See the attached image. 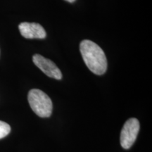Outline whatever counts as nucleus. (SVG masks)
Returning a JSON list of instances; mask_svg holds the SVG:
<instances>
[{"label": "nucleus", "instance_id": "obj_1", "mask_svg": "<svg viewBox=\"0 0 152 152\" xmlns=\"http://www.w3.org/2000/svg\"><path fill=\"white\" fill-rule=\"evenodd\" d=\"M80 50L87 68L96 75H103L107 69V59L102 49L94 42L85 39L80 45Z\"/></svg>", "mask_w": 152, "mask_h": 152}, {"label": "nucleus", "instance_id": "obj_2", "mask_svg": "<svg viewBox=\"0 0 152 152\" xmlns=\"http://www.w3.org/2000/svg\"><path fill=\"white\" fill-rule=\"evenodd\" d=\"M28 100L33 111L41 118H49L52 113V102L47 94L38 89H33L28 93Z\"/></svg>", "mask_w": 152, "mask_h": 152}, {"label": "nucleus", "instance_id": "obj_3", "mask_svg": "<svg viewBox=\"0 0 152 152\" xmlns=\"http://www.w3.org/2000/svg\"><path fill=\"white\" fill-rule=\"evenodd\" d=\"M140 131V122L137 118H130L123 125L121 132V144L125 149L132 147Z\"/></svg>", "mask_w": 152, "mask_h": 152}, {"label": "nucleus", "instance_id": "obj_4", "mask_svg": "<svg viewBox=\"0 0 152 152\" xmlns=\"http://www.w3.org/2000/svg\"><path fill=\"white\" fill-rule=\"evenodd\" d=\"M33 61L35 66L48 77L56 80H61L62 78L61 72L52 61L37 54L33 56Z\"/></svg>", "mask_w": 152, "mask_h": 152}, {"label": "nucleus", "instance_id": "obj_5", "mask_svg": "<svg viewBox=\"0 0 152 152\" xmlns=\"http://www.w3.org/2000/svg\"><path fill=\"white\" fill-rule=\"evenodd\" d=\"M18 28L23 37L27 39H44L46 37L45 30L37 23H21Z\"/></svg>", "mask_w": 152, "mask_h": 152}, {"label": "nucleus", "instance_id": "obj_6", "mask_svg": "<svg viewBox=\"0 0 152 152\" xmlns=\"http://www.w3.org/2000/svg\"><path fill=\"white\" fill-rule=\"evenodd\" d=\"M11 132V127L8 123L0 121V139L7 137Z\"/></svg>", "mask_w": 152, "mask_h": 152}, {"label": "nucleus", "instance_id": "obj_7", "mask_svg": "<svg viewBox=\"0 0 152 152\" xmlns=\"http://www.w3.org/2000/svg\"><path fill=\"white\" fill-rule=\"evenodd\" d=\"M65 1H68V2H70V3H73L75 1V0H65Z\"/></svg>", "mask_w": 152, "mask_h": 152}]
</instances>
